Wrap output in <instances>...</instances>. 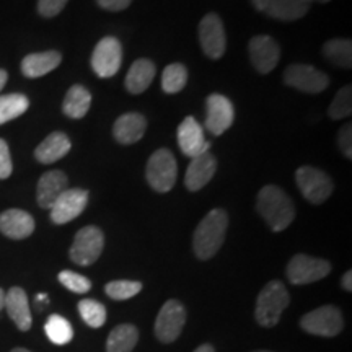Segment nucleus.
Listing matches in <instances>:
<instances>
[{
	"label": "nucleus",
	"mask_w": 352,
	"mask_h": 352,
	"mask_svg": "<svg viewBox=\"0 0 352 352\" xmlns=\"http://www.w3.org/2000/svg\"><path fill=\"white\" fill-rule=\"evenodd\" d=\"M91 95L85 87L74 85L69 88L67 95H65L63 103V111L65 116L72 118V120H80L85 116L90 109Z\"/></svg>",
	"instance_id": "26"
},
{
	"label": "nucleus",
	"mask_w": 352,
	"mask_h": 352,
	"mask_svg": "<svg viewBox=\"0 0 352 352\" xmlns=\"http://www.w3.org/2000/svg\"><path fill=\"white\" fill-rule=\"evenodd\" d=\"M3 308L20 331H28L32 328V311H30L28 296L23 289L12 287L8 290L6 294V300H3Z\"/></svg>",
	"instance_id": "21"
},
{
	"label": "nucleus",
	"mask_w": 352,
	"mask_h": 352,
	"mask_svg": "<svg viewBox=\"0 0 352 352\" xmlns=\"http://www.w3.org/2000/svg\"><path fill=\"white\" fill-rule=\"evenodd\" d=\"M13 165L10 157V148L3 139H0V179H7L12 175Z\"/></svg>",
	"instance_id": "37"
},
{
	"label": "nucleus",
	"mask_w": 352,
	"mask_h": 352,
	"mask_svg": "<svg viewBox=\"0 0 352 352\" xmlns=\"http://www.w3.org/2000/svg\"><path fill=\"white\" fill-rule=\"evenodd\" d=\"M138 341L139 331L134 324H118V327L109 333L107 341V352H132L134 347L138 346Z\"/></svg>",
	"instance_id": "27"
},
{
	"label": "nucleus",
	"mask_w": 352,
	"mask_h": 352,
	"mask_svg": "<svg viewBox=\"0 0 352 352\" xmlns=\"http://www.w3.org/2000/svg\"><path fill=\"white\" fill-rule=\"evenodd\" d=\"M256 10L280 21H296L310 10L307 0H252Z\"/></svg>",
	"instance_id": "16"
},
{
	"label": "nucleus",
	"mask_w": 352,
	"mask_h": 352,
	"mask_svg": "<svg viewBox=\"0 0 352 352\" xmlns=\"http://www.w3.org/2000/svg\"><path fill=\"white\" fill-rule=\"evenodd\" d=\"M323 56L329 63L342 69L352 67V43L351 39H331L323 46Z\"/></svg>",
	"instance_id": "28"
},
{
	"label": "nucleus",
	"mask_w": 352,
	"mask_h": 352,
	"mask_svg": "<svg viewBox=\"0 0 352 352\" xmlns=\"http://www.w3.org/2000/svg\"><path fill=\"white\" fill-rule=\"evenodd\" d=\"M78 314L90 328H101L107 321V308L94 298H83L78 302Z\"/></svg>",
	"instance_id": "31"
},
{
	"label": "nucleus",
	"mask_w": 352,
	"mask_h": 352,
	"mask_svg": "<svg viewBox=\"0 0 352 352\" xmlns=\"http://www.w3.org/2000/svg\"><path fill=\"white\" fill-rule=\"evenodd\" d=\"M284 82L303 94H320L328 88L329 77L311 65L294 64L285 69Z\"/></svg>",
	"instance_id": "11"
},
{
	"label": "nucleus",
	"mask_w": 352,
	"mask_h": 352,
	"mask_svg": "<svg viewBox=\"0 0 352 352\" xmlns=\"http://www.w3.org/2000/svg\"><path fill=\"white\" fill-rule=\"evenodd\" d=\"M199 43L204 54L210 59H220L226 52L227 36L223 21L217 13H208L199 23Z\"/></svg>",
	"instance_id": "12"
},
{
	"label": "nucleus",
	"mask_w": 352,
	"mask_h": 352,
	"mask_svg": "<svg viewBox=\"0 0 352 352\" xmlns=\"http://www.w3.org/2000/svg\"><path fill=\"white\" fill-rule=\"evenodd\" d=\"M188 82V69L183 64H170L168 67L164 70L162 76V88L165 94H178L186 87Z\"/></svg>",
	"instance_id": "32"
},
{
	"label": "nucleus",
	"mask_w": 352,
	"mask_h": 352,
	"mask_svg": "<svg viewBox=\"0 0 352 352\" xmlns=\"http://www.w3.org/2000/svg\"><path fill=\"white\" fill-rule=\"evenodd\" d=\"M178 176V165L173 153L166 148H158L147 162L145 178L157 192H168L175 186Z\"/></svg>",
	"instance_id": "4"
},
{
	"label": "nucleus",
	"mask_w": 352,
	"mask_h": 352,
	"mask_svg": "<svg viewBox=\"0 0 352 352\" xmlns=\"http://www.w3.org/2000/svg\"><path fill=\"white\" fill-rule=\"evenodd\" d=\"M178 145L189 158L209 152L210 142L204 138V129L192 116H188L178 127Z\"/></svg>",
	"instance_id": "17"
},
{
	"label": "nucleus",
	"mask_w": 352,
	"mask_h": 352,
	"mask_svg": "<svg viewBox=\"0 0 352 352\" xmlns=\"http://www.w3.org/2000/svg\"><path fill=\"white\" fill-rule=\"evenodd\" d=\"M70 147H72V144L64 132H52L38 145L36 151H34V157L39 164L50 165L67 155Z\"/></svg>",
	"instance_id": "23"
},
{
	"label": "nucleus",
	"mask_w": 352,
	"mask_h": 352,
	"mask_svg": "<svg viewBox=\"0 0 352 352\" xmlns=\"http://www.w3.org/2000/svg\"><path fill=\"white\" fill-rule=\"evenodd\" d=\"M338 144H340V148L342 155L346 158H352V126L346 124L341 127L340 134H338Z\"/></svg>",
	"instance_id": "38"
},
{
	"label": "nucleus",
	"mask_w": 352,
	"mask_h": 352,
	"mask_svg": "<svg viewBox=\"0 0 352 352\" xmlns=\"http://www.w3.org/2000/svg\"><path fill=\"white\" fill-rule=\"evenodd\" d=\"M67 184H69V179L64 171L60 170L46 171L38 182L36 199H38L39 208L51 209L52 204L57 201V197L67 189Z\"/></svg>",
	"instance_id": "19"
},
{
	"label": "nucleus",
	"mask_w": 352,
	"mask_h": 352,
	"mask_svg": "<svg viewBox=\"0 0 352 352\" xmlns=\"http://www.w3.org/2000/svg\"><path fill=\"white\" fill-rule=\"evenodd\" d=\"M228 228V215L223 209H214L201 220L195 236H192V250L202 261L210 259L219 253L223 245Z\"/></svg>",
	"instance_id": "2"
},
{
	"label": "nucleus",
	"mask_w": 352,
	"mask_h": 352,
	"mask_svg": "<svg viewBox=\"0 0 352 352\" xmlns=\"http://www.w3.org/2000/svg\"><path fill=\"white\" fill-rule=\"evenodd\" d=\"M88 202V191L80 188L65 189V191L57 197V201L52 204L51 220L57 226H63L70 220L77 219L87 208Z\"/></svg>",
	"instance_id": "13"
},
{
	"label": "nucleus",
	"mask_w": 352,
	"mask_h": 352,
	"mask_svg": "<svg viewBox=\"0 0 352 352\" xmlns=\"http://www.w3.org/2000/svg\"><path fill=\"white\" fill-rule=\"evenodd\" d=\"M142 290V284L139 280H111L104 287V292L113 300H127Z\"/></svg>",
	"instance_id": "33"
},
{
	"label": "nucleus",
	"mask_w": 352,
	"mask_h": 352,
	"mask_svg": "<svg viewBox=\"0 0 352 352\" xmlns=\"http://www.w3.org/2000/svg\"><path fill=\"white\" fill-rule=\"evenodd\" d=\"M215 170H217V162L210 152L191 158V164L184 176V186L192 192L199 191L214 178Z\"/></svg>",
	"instance_id": "18"
},
{
	"label": "nucleus",
	"mask_w": 352,
	"mask_h": 352,
	"mask_svg": "<svg viewBox=\"0 0 352 352\" xmlns=\"http://www.w3.org/2000/svg\"><path fill=\"white\" fill-rule=\"evenodd\" d=\"M122 64V46L120 39L107 36L95 46L91 54V69L101 78L114 77Z\"/></svg>",
	"instance_id": "10"
},
{
	"label": "nucleus",
	"mask_w": 352,
	"mask_h": 352,
	"mask_svg": "<svg viewBox=\"0 0 352 352\" xmlns=\"http://www.w3.org/2000/svg\"><path fill=\"white\" fill-rule=\"evenodd\" d=\"M250 59L259 74H270L277 67L280 59V47L274 38L259 34L250 41Z\"/></svg>",
	"instance_id": "14"
},
{
	"label": "nucleus",
	"mask_w": 352,
	"mask_h": 352,
	"mask_svg": "<svg viewBox=\"0 0 352 352\" xmlns=\"http://www.w3.org/2000/svg\"><path fill=\"white\" fill-rule=\"evenodd\" d=\"M157 69L155 64L148 59H139L131 65L129 72L126 77V88L132 95H139L151 87L155 77Z\"/></svg>",
	"instance_id": "25"
},
{
	"label": "nucleus",
	"mask_w": 352,
	"mask_h": 352,
	"mask_svg": "<svg viewBox=\"0 0 352 352\" xmlns=\"http://www.w3.org/2000/svg\"><path fill=\"white\" fill-rule=\"evenodd\" d=\"M63 56L57 51H44L34 52V54L26 56L21 60V72L28 78H38L52 72V70L59 67Z\"/></svg>",
	"instance_id": "24"
},
{
	"label": "nucleus",
	"mask_w": 352,
	"mask_h": 352,
	"mask_svg": "<svg viewBox=\"0 0 352 352\" xmlns=\"http://www.w3.org/2000/svg\"><path fill=\"white\" fill-rule=\"evenodd\" d=\"M331 272V264L327 259L296 254L287 264V279L294 285H305L316 283Z\"/></svg>",
	"instance_id": "9"
},
{
	"label": "nucleus",
	"mask_w": 352,
	"mask_h": 352,
	"mask_svg": "<svg viewBox=\"0 0 352 352\" xmlns=\"http://www.w3.org/2000/svg\"><path fill=\"white\" fill-rule=\"evenodd\" d=\"M104 248V235L98 227L88 226L77 232L70 246V259L78 266H90L101 256Z\"/></svg>",
	"instance_id": "6"
},
{
	"label": "nucleus",
	"mask_w": 352,
	"mask_h": 352,
	"mask_svg": "<svg viewBox=\"0 0 352 352\" xmlns=\"http://www.w3.org/2000/svg\"><path fill=\"white\" fill-rule=\"evenodd\" d=\"M59 283L74 294H87L91 289L90 279H87L85 276L77 274L74 271L59 272Z\"/></svg>",
	"instance_id": "35"
},
{
	"label": "nucleus",
	"mask_w": 352,
	"mask_h": 352,
	"mask_svg": "<svg viewBox=\"0 0 352 352\" xmlns=\"http://www.w3.org/2000/svg\"><path fill=\"white\" fill-rule=\"evenodd\" d=\"M256 210L272 232H283L296 219V208L287 192L274 184H267L256 197Z\"/></svg>",
	"instance_id": "1"
},
{
	"label": "nucleus",
	"mask_w": 352,
	"mask_h": 352,
	"mask_svg": "<svg viewBox=\"0 0 352 352\" xmlns=\"http://www.w3.org/2000/svg\"><path fill=\"white\" fill-rule=\"evenodd\" d=\"M44 333L50 338V341L57 346L69 344L74 338L72 324L60 315H51L47 318L46 324H44Z\"/></svg>",
	"instance_id": "29"
},
{
	"label": "nucleus",
	"mask_w": 352,
	"mask_h": 352,
	"mask_svg": "<svg viewBox=\"0 0 352 352\" xmlns=\"http://www.w3.org/2000/svg\"><path fill=\"white\" fill-rule=\"evenodd\" d=\"M132 0H96V3L108 12H121L131 6Z\"/></svg>",
	"instance_id": "39"
},
{
	"label": "nucleus",
	"mask_w": 352,
	"mask_h": 352,
	"mask_svg": "<svg viewBox=\"0 0 352 352\" xmlns=\"http://www.w3.org/2000/svg\"><path fill=\"white\" fill-rule=\"evenodd\" d=\"M186 324V308L179 300L171 298L165 302L155 320V336L158 341L170 344L176 341Z\"/></svg>",
	"instance_id": "8"
},
{
	"label": "nucleus",
	"mask_w": 352,
	"mask_h": 352,
	"mask_svg": "<svg viewBox=\"0 0 352 352\" xmlns=\"http://www.w3.org/2000/svg\"><path fill=\"white\" fill-rule=\"evenodd\" d=\"M308 3H311V2H320V3H328V2H331V0H307Z\"/></svg>",
	"instance_id": "45"
},
{
	"label": "nucleus",
	"mask_w": 352,
	"mask_h": 352,
	"mask_svg": "<svg viewBox=\"0 0 352 352\" xmlns=\"http://www.w3.org/2000/svg\"><path fill=\"white\" fill-rule=\"evenodd\" d=\"M296 182L302 196L311 204H323L333 195V179L324 171L314 166H300L296 173Z\"/></svg>",
	"instance_id": "7"
},
{
	"label": "nucleus",
	"mask_w": 352,
	"mask_h": 352,
	"mask_svg": "<svg viewBox=\"0 0 352 352\" xmlns=\"http://www.w3.org/2000/svg\"><path fill=\"white\" fill-rule=\"evenodd\" d=\"M147 131V120L140 113H126L113 126L114 139L120 144L131 145L139 142Z\"/></svg>",
	"instance_id": "22"
},
{
	"label": "nucleus",
	"mask_w": 352,
	"mask_h": 352,
	"mask_svg": "<svg viewBox=\"0 0 352 352\" xmlns=\"http://www.w3.org/2000/svg\"><path fill=\"white\" fill-rule=\"evenodd\" d=\"M0 232L12 240L28 239L34 232V219L21 209H8L0 214Z\"/></svg>",
	"instance_id": "20"
},
{
	"label": "nucleus",
	"mask_w": 352,
	"mask_h": 352,
	"mask_svg": "<svg viewBox=\"0 0 352 352\" xmlns=\"http://www.w3.org/2000/svg\"><path fill=\"white\" fill-rule=\"evenodd\" d=\"M206 109H208V116H206V129L212 135H222L227 129H230L233 124V111L232 101L227 96L214 94L210 95L206 101Z\"/></svg>",
	"instance_id": "15"
},
{
	"label": "nucleus",
	"mask_w": 352,
	"mask_h": 352,
	"mask_svg": "<svg viewBox=\"0 0 352 352\" xmlns=\"http://www.w3.org/2000/svg\"><path fill=\"white\" fill-rule=\"evenodd\" d=\"M254 352H274V351H254Z\"/></svg>",
	"instance_id": "46"
},
{
	"label": "nucleus",
	"mask_w": 352,
	"mask_h": 352,
	"mask_svg": "<svg viewBox=\"0 0 352 352\" xmlns=\"http://www.w3.org/2000/svg\"><path fill=\"white\" fill-rule=\"evenodd\" d=\"M290 296L280 280H271L259 292L254 316L264 328H272L279 323L284 310L289 307Z\"/></svg>",
	"instance_id": "3"
},
{
	"label": "nucleus",
	"mask_w": 352,
	"mask_h": 352,
	"mask_svg": "<svg viewBox=\"0 0 352 352\" xmlns=\"http://www.w3.org/2000/svg\"><path fill=\"white\" fill-rule=\"evenodd\" d=\"M30 108V100L21 94H10L0 96V126L16 120Z\"/></svg>",
	"instance_id": "30"
},
{
	"label": "nucleus",
	"mask_w": 352,
	"mask_h": 352,
	"mask_svg": "<svg viewBox=\"0 0 352 352\" xmlns=\"http://www.w3.org/2000/svg\"><path fill=\"white\" fill-rule=\"evenodd\" d=\"M192 352H215L212 344H201L199 347H196Z\"/></svg>",
	"instance_id": "42"
},
{
	"label": "nucleus",
	"mask_w": 352,
	"mask_h": 352,
	"mask_svg": "<svg viewBox=\"0 0 352 352\" xmlns=\"http://www.w3.org/2000/svg\"><path fill=\"white\" fill-rule=\"evenodd\" d=\"M69 0H38V13L44 19H54L64 10Z\"/></svg>",
	"instance_id": "36"
},
{
	"label": "nucleus",
	"mask_w": 352,
	"mask_h": 352,
	"mask_svg": "<svg viewBox=\"0 0 352 352\" xmlns=\"http://www.w3.org/2000/svg\"><path fill=\"white\" fill-rule=\"evenodd\" d=\"M10 352H32V351L25 349V347H15V349H13V351H10Z\"/></svg>",
	"instance_id": "44"
},
{
	"label": "nucleus",
	"mask_w": 352,
	"mask_h": 352,
	"mask_svg": "<svg viewBox=\"0 0 352 352\" xmlns=\"http://www.w3.org/2000/svg\"><path fill=\"white\" fill-rule=\"evenodd\" d=\"M352 113V88L347 85L341 88L334 96L333 103L329 104L328 114L331 120H344Z\"/></svg>",
	"instance_id": "34"
},
{
	"label": "nucleus",
	"mask_w": 352,
	"mask_h": 352,
	"mask_svg": "<svg viewBox=\"0 0 352 352\" xmlns=\"http://www.w3.org/2000/svg\"><path fill=\"white\" fill-rule=\"evenodd\" d=\"M3 300H6V292H3L2 289H0V310L3 308Z\"/></svg>",
	"instance_id": "43"
},
{
	"label": "nucleus",
	"mask_w": 352,
	"mask_h": 352,
	"mask_svg": "<svg viewBox=\"0 0 352 352\" xmlns=\"http://www.w3.org/2000/svg\"><path fill=\"white\" fill-rule=\"evenodd\" d=\"M7 80H8V74H7V70L0 69V91H2V88L6 87Z\"/></svg>",
	"instance_id": "41"
},
{
	"label": "nucleus",
	"mask_w": 352,
	"mask_h": 352,
	"mask_svg": "<svg viewBox=\"0 0 352 352\" xmlns=\"http://www.w3.org/2000/svg\"><path fill=\"white\" fill-rule=\"evenodd\" d=\"M300 328L308 334L321 338H333L344 328V320L338 307L323 305L302 316Z\"/></svg>",
	"instance_id": "5"
},
{
	"label": "nucleus",
	"mask_w": 352,
	"mask_h": 352,
	"mask_svg": "<svg viewBox=\"0 0 352 352\" xmlns=\"http://www.w3.org/2000/svg\"><path fill=\"white\" fill-rule=\"evenodd\" d=\"M341 284H342V289L347 290V292H351L352 290V271H347L346 274L342 276Z\"/></svg>",
	"instance_id": "40"
}]
</instances>
